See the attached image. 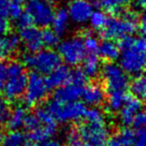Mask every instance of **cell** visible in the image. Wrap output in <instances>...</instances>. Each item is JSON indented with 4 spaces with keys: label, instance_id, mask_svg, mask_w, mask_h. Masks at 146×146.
<instances>
[{
    "label": "cell",
    "instance_id": "cell-1",
    "mask_svg": "<svg viewBox=\"0 0 146 146\" xmlns=\"http://www.w3.org/2000/svg\"><path fill=\"white\" fill-rule=\"evenodd\" d=\"M119 65L130 75L141 74L145 67L146 42L144 37L134 38L132 35L119 39Z\"/></svg>",
    "mask_w": 146,
    "mask_h": 146
},
{
    "label": "cell",
    "instance_id": "cell-2",
    "mask_svg": "<svg viewBox=\"0 0 146 146\" xmlns=\"http://www.w3.org/2000/svg\"><path fill=\"white\" fill-rule=\"evenodd\" d=\"M139 14L134 10H124L112 18H108L102 29V36L105 39L116 40L122 37L133 35L138 30Z\"/></svg>",
    "mask_w": 146,
    "mask_h": 146
},
{
    "label": "cell",
    "instance_id": "cell-3",
    "mask_svg": "<svg viewBox=\"0 0 146 146\" xmlns=\"http://www.w3.org/2000/svg\"><path fill=\"white\" fill-rule=\"evenodd\" d=\"M50 112L55 121L61 123H69V122H78L85 117L86 108L83 102L78 100L72 102H59L52 99L45 106Z\"/></svg>",
    "mask_w": 146,
    "mask_h": 146
},
{
    "label": "cell",
    "instance_id": "cell-4",
    "mask_svg": "<svg viewBox=\"0 0 146 146\" xmlns=\"http://www.w3.org/2000/svg\"><path fill=\"white\" fill-rule=\"evenodd\" d=\"M61 62L59 54L56 51L40 49L36 52H29L22 56V64L40 74H48L56 68Z\"/></svg>",
    "mask_w": 146,
    "mask_h": 146
},
{
    "label": "cell",
    "instance_id": "cell-5",
    "mask_svg": "<svg viewBox=\"0 0 146 146\" xmlns=\"http://www.w3.org/2000/svg\"><path fill=\"white\" fill-rule=\"evenodd\" d=\"M50 91L46 78L43 74L38 72H32L27 76V84L23 94V100L27 107H34L40 104L47 98Z\"/></svg>",
    "mask_w": 146,
    "mask_h": 146
},
{
    "label": "cell",
    "instance_id": "cell-6",
    "mask_svg": "<svg viewBox=\"0 0 146 146\" xmlns=\"http://www.w3.org/2000/svg\"><path fill=\"white\" fill-rule=\"evenodd\" d=\"M25 12L30 17L32 24L37 27L50 26L55 9L50 0H26Z\"/></svg>",
    "mask_w": 146,
    "mask_h": 146
},
{
    "label": "cell",
    "instance_id": "cell-7",
    "mask_svg": "<svg viewBox=\"0 0 146 146\" xmlns=\"http://www.w3.org/2000/svg\"><path fill=\"white\" fill-rule=\"evenodd\" d=\"M57 46H58L57 53L60 56V59L69 66L79 65L86 55L82 37H70L62 42H59Z\"/></svg>",
    "mask_w": 146,
    "mask_h": 146
},
{
    "label": "cell",
    "instance_id": "cell-8",
    "mask_svg": "<svg viewBox=\"0 0 146 146\" xmlns=\"http://www.w3.org/2000/svg\"><path fill=\"white\" fill-rule=\"evenodd\" d=\"M100 71L107 91H126L130 81L127 73L119 64L108 61L102 66Z\"/></svg>",
    "mask_w": 146,
    "mask_h": 146
},
{
    "label": "cell",
    "instance_id": "cell-9",
    "mask_svg": "<svg viewBox=\"0 0 146 146\" xmlns=\"http://www.w3.org/2000/svg\"><path fill=\"white\" fill-rule=\"evenodd\" d=\"M80 138L92 146H107L109 128L105 122L91 123L86 122L78 128Z\"/></svg>",
    "mask_w": 146,
    "mask_h": 146
},
{
    "label": "cell",
    "instance_id": "cell-10",
    "mask_svg": "<svg viewBox=\"0 0 146 146\" xmlns=\"http://www.w3.org/2000/svg\"><path fill=\"white\" fill-rule=\"evenodd\" d=\"M93 10V4L90 0H71L67 7L70 21L76 24H84L88 22Z\"/></svg>",
    "mask_w": 146,
    "mask_h": 146
},
{
    "label": "cell",
    "instance_id": "cell-11",
    "mask_svg": "<svg viewBox=\"0 0 146 146\" xmlns=\"http://www.w3.org/2000/svg\"><path fill=\"white\" fill-rule=\"evenodd\" d=\"M27 84V75L25 72L14 76H7L3 86V93L9 101H15L23 96Z\"/></svg>",
    "mask_w": 146,
    "mask_h": 146
},
{
    "label": "cell",
    "instance_id": "cell-12",
    "mask_svg": "<svg viewBox=\"0 0 146 146\" xmlns=\"http://www.w3.org/2000/svg\"><path fill=\"white\" fill-rule=\"evenodd\" d=\"M18 30L20 42L24 44V46L29 52H36L42 49V31L38 27L30 25V26L24 27Z\"/></svg>",
    "mask_w": 146,
    "mask_h": 146
},
{
    "label": "cell",
    "instance_id": "cell-13",
    "mask_svg": "<svg viewBox=\"0 0 146 146\" xmlns=\"http://www.w3.org/2000/svg\"><path fill=\"white\" fill-rule=\"evenodd\" d=\"M142 104L141 99L134 96L127 95L125 102H124L123 106L120 108L118 111V121L122 126L126 127V126L131 125L133 118L138 112L142 111Z\"/></svg>",
    "mask_w": 146,
    "mask_h": 146
},
{
    "label": "cell",
    "instance_id": "cell-14",
    "mask_svg": "<svg viewBox=\"0 0 146 146\" xmlns=\"http://www.w3.org/2000/svg\"><path fill=\"white\" fill-rule=\"evenodd\" d=\"M84 86L72 82L69 80L67 83L62 86L55 88V92L53 94V99L59 102H72L76 101L81 97L82 90Z\"/></svg>",
    "mask_w": 146,
    "mask_h": 146
},
{
    "label": "cell",
    "instance_id": "cell-15",
    "mask_svg": "<svg viewBox=\"0 0 146 146\" xmlns=\"http://www.w3.org/2000/svg\"><path fill=\"white\" fill-rule=\"evenodd\" d=\"M81 97L84 101V104L90 106H98L105 101L106 93L100 84L91 83L84 86Z\"/></svg>",
    "mask_w": 146,
    "mask_h": 146
},
{
    "label": "cell",
    "instance_id": "cell-16",
    "mask_svg": "<svg viewBox=\"0 0 146 146\" xmlns=\"http://www.w3.org/2000/svg\"><path fill=\"white\" fill-rule=\"evenodd\" d=\"M20 46V38L14 33L3 34L0 37V60L12 57Z\"/></svg>",
    "mask_w": 146,
    "mask_h": 146
},
{
    "label": "cell",
    "instance_id": "cell-17",
    "mask_svg": "<svg viewBox=\"0 0 146 146\" xmlns=\"http://www.w3.org/2000/svg\"><path fill=\"white\" fill-rule=\"evenodd\" d=\"M71 70L67 65L59 64L56 68H54L50 73L47 74L46 81L49 88H57L59 86H62L63 84L67 83L70 78Z\"/></svg>",
    "mask_w": 146,
    "mask_h": 146
},
{
    "label": "cell",
    "instance_id": "cell-18",
    "mask_svg": "<svg viewBox=\"0 0 146 146\" xmlns=\"http://www.w3.org/2000/svg\"><path fill=\"white\" fill-rule=\"evenodd\" d=\"M40 122V121H39ZM57 131V125L56 123L52 124H46L40 122L39 125L36 128H34L31 131H28V138L30 139L31 142H35V143H38L43 140L49 139V138H52L55 135Z\"/></svg>",
    "mask_w": 146,
    "mask_h": 146
},
{
    "label": "cell",
    "instance_id": "cell-19",
    "mask_svg": "<svg viewBox=\"0 0 146 146\" xmlns=\"http://www.w3.org/2000/svg\"><path fill=\"white\" fill-rule=\"evenodd\" d=\"M132 0H93V7L97 9H103L106 12L113 15H118L124 6L128 5Z\"/></svg>",
    "mask_w": 146,
    "mask_h": 146
},
{
    "label": "cell",
    "instance_id": "cell-20",
    "mask_svg": "<svg viewBox=\"0 0 146 146\" xmlns=\"http://www.w3.org/2000/svg\"><path fill=\"white\" fill-rule=\"evenodd\" d=\"M69 23H70V18H69L68 12L66 8H59L54 12L52 22V29L59 35L62 36L67 32L69 28Z\"/></svg>",
    "mask_w": 146,
    "mask_h": 146
},
{
    "label": "cell",
    "instance_id": "cell-21",
    "mask_svg": "<svg viewBox=\"0 0 146 146\" xmlns=\"http://www.w3.org/2000/svg\"><path fill=\"white\" fill-rule=\"evenodd\" d=\"M134 136L135 132L126 126L121 128L112 137L108 138L107 146H131L133 143Z\"/></svg>",
    "mask_w": 146,
    "mask_h": 146
},
{
    "label": "cell",
    "instance_id": "cell-22",
    "mask_svg": "<svg viewBox=\"0 0 146 146\" xmlns=\"http://www.w3.org/2000/svg\"><path fill=\"white\" fill-rule=\"evenodd\" d=\"M26 115V108L21 105H18L13 109H11L8 119H7L5 124L9 128V130H20V128L23 127V125H24Z\"/></svg>",
    "mask_w": 146,
    "mask_h": 146
},
{
    "label": "cell",
    "instance_id": "cell-23",
    "mask_svg": "<svg viewBox=\"0 0 146 146\" xmlns=\"http://www.w3.org/2000/svg\"><path fill=\"white\" fill-rule=\"evenodd\" d=\"M82 70L89 78H94L98 75L101 69L99 57L96 53H89L86 54L84 59L82 60Z\"/></svg>",
    "mask_w": 146,
    "mask_h": 146
},
{
    "label": "cell",
    "instance_id": "cell-24",
    "mask_svg": "<svg viewBox=\"0 0 146 146\" xmlns=\"http://www.w3.org/2000/svg\"><path fill=\"white\" fill-rule=\"evenodd\" d=\"M97 52L103 59L107 61H114L118 59L120 53V49L118 44L114 42V40L105 39L101 43H99Z\"/></svg>",
    "mask_w": 146,
    "mask_h": 146
},
{
    "label": "cell",
    "instance_id": "cell-25",
    "mask_svg": "<svg viewBox=\"0 0 146 146\" xmlns=\"http://www.w3.org/2000/svg\"><path fill=\"white\" fill-rule=\"evenodd\" d=\"M27 137L20 130H10L7 134L3 135L1 139V146H25Z\"/></svg>",
    "mask_w": 146,
    "mask_h": 146
},
{
    "label": "cell",
    "instance_id": "cell-26",
    "mask_svg": "<svg viewBox=\"0 0 146 146\" xmlns=\"http://www.w3.org/2000/svg\"><path fill=\"white\" fill-rule=\"evenodd\" d=\"M107 108L111 112H118L127 98L126 91H107Z\"/></svg>",
    "mask_w": 146,
    "mask_h": 146
},
{
    "label": "cell",
    "instance_id": "cell-27",
    "mask_svg": "<svg viewBox=\"0 0 146 146\" xmlns=\"http://www.w3.org/2000/svg\"><path fill=\"white\" fill-rule=\"evenodd\" d=\"M130 91H131L132 96L137 97L139 99L144 98L146 93V81L145 77L141 74L135 75V78L131 81V83H129Z\"/></svg>",
    "mask_w": 146,
    "mask_h": 146
},
{
    "label": "cell",
    "instance_id": "cell-28",
    "mask_svg": "<svg viewBox=\"0 0 146 146\" xmlns=\"http://www.w3.org/2000/svg\"><path fill=\"white\" fill-rule=\"evenodd\" d=\"M108 21V16L104 11L101 9L93 10L89 17L88 22L90 23V26L95 30H102L105 27L106 23Z\"/></svg>",
    "mask_w": 146,
    "mask_h": 146
},
{
    "label": "cell",
    "instance_id": "cell-29",
    "mask_svg": "<svg viewBox=\"0 0 146 146\" xmlns=\"http://www.w3.org/2000/svg\"><path fill=\"white\" fill-rule=\"evenodd\" d=\"M42 42L43 46H46L47 48H51L57 46L60 42V36L55 32L53 29L47 28L42 31Z\"/></svg>",
    "mask_w": 146,
    "mask_h": 146
},
{
    "label": "cell",
    "instance_id": "cell-30",
    "mask_svg": "<svg viewBox=\"0 0 146 146\" xmlns=\"http://www.w3.org/2000/svg\"><path fill=\"white\" fill-rule=\"evenodd\" d=\"M82 40H83V44L84 47H85L86 52H89V53L97 52L98 46H99V41H98V38L94 35L93 32L86 31L83 34Z\"/></svg>",
    "mask_w": 146,
    "mask_h": 146
},
{
    "label": "cell",
    "instance_id": "cell-31",
    "mask_svg": "<svg viewBox=\"0 0 146 146\" xmlns=\"http://www.w3.org/2000/svg\"><path fill=\"white\" fill-rule=\"evenodd\" d=\"M85 118L87 122L91 123H99V122H105V115L103 111L97 108L96 106H92V108L86 110Z\"/></svg>",
    "mask_w": 146,
    "mask_h": 146
},
{
    "label": "cell",
    "instance_id": "cell-32",
    "mask_svg": "<svg viewBox=\"0 0 146 146\" xmlns=\"http://www.w3.org/2000/svg\"><path fill=\"white\" fill-rule=\"evenodd\" d=\"M10 111L11 107L9 102L4 98H0V125L6 123Z\"/></svg>",
    "mask_w": 146,
    "mask_h": 146
},
{
    "label": "cell",
    "instance_id": "cell-33",
    "mask_svg": "<svg viewBox=\"0 0 146 146\" xmlns=\"http://www.w3.org/2000/svg\"><path fill=\"white\" fill-rule=\"evenodd\" d=\"M88 77L86 76V74L83 72L82 69H76L74 71H71L70 74V78L69 80L72 82H75L77 84H80V85H86V82H87Z\"/></svg>",
    "mask_w": 146,
    "mask_h": 146
},
{
    "label": "cell",
    "instance_id": "cell-34",
    "mask_svg": "<svg viewBox=\"0 0 146 146\" xmlns=\"http://www.w3.org/2000/svg\"><path fill=\"white\" fill-rule=\"evenodd\" d=\"M131 146H146V133L144 128L137 129Z\"/></svg>",
    "mask_w": 146,
    "mask_h": 146
},
{
    "label": "cell",
    "instance_id": "cell-35",
    "mask_svg": "<svg viewBox=\"0 0 146 146\" xmlns=\"http://www.w3.org/2000/svg\"><path fill=\"white\" fill-rule=\"evenodd\" d=\"M12 0H0V19L9 18V8Z\"/></svg>",
    "mask_w": 146,
    "mask_h": 146
},
{
    "label": "cell",
    "instance_id": "cell-36",
    "mask_svg": "<svg viewBox=\"0 0 146 146\" xmlns=\"http://www.w3.org/2000/svg\"><path fill=\"white\" fill-rule=\"evenodd\" d=\"M131 124L134 126V128H135L136 130L144 128V126H145V124H146L145 114H144L142 111L138 112V113L135 115V117L133 118V121H132Z\"/></svg>",
    "mask_w": 146,
    "mask_h": 146
},
{
    "label": "cell",
    "instance_id": "cell-37",
    "mask_svg": "<svg viewBox=\"0 0 146 146\" xmlns=\"http://www.w3.org/2000/svg\"><path fill=\"white\" fill-rule=\"evenodd\" d=\"M23 13V8L22 4H19V3L11 2L10 8H9V17L11 19H17L21 14Z\"/></svg>",
    "mask_w": 146,
    "mask_h": 146
},
{
    "label": "cell",
    "instance_id": "cell-38",
    "mask_svg": "<svg viewBox=\"0 0 146 146\" xmlns=\"http://www.w3.org/2000/svg\"><path fill=\"white\" fill-rule=\"evenodd\" d=\"M15 21H16V27L18 29L24 28V27L32 25V21H31L30 17L28 16V14L26 12H23L18 18L15 19Z\"/></svg>",
    "mask_w": 146,
    "mask_h": 146
},
{
    "label": "cell",
    "instance_id": "cell-39",
    "mask_svg": "<svg viewBox=\"0 0 146 146\" xmlns=\"http://www.w3.org/2000/svg\"><path fill=\"white\" fill-rule=\"evenodd\" d=\"M66 139L69 144H72V143H74V142L81 139L79 135V132H78V129H74V128L69 129L66 133Z\"/></svg>",
    "mask_w": 146,
    "mask_h": 146
},
{
    "label": "cell",
    "instance_id": "cell-40",
    "mask_svg": "<svg viewBox=\"0 0 146 146\" xmlns=\"http://www.w3.org/2000/svg\"><path fill=\"white\" fill-rule=\"evenodd\" d=\"M6 77H7L6 64H5L3 60H0V92H2Z\"/></svg>",
    "mask_w": 146,
    "mask_h": 146
},
{
    "label": "cell",
    "instance_id": "cell-41",
    "mask_svg": "<svg viewBox=\"0 0 146 146\" xmlns=\"http://www.w3.org/2000/svg\"><path fill=\"white\" fill-rule=\"evenodd\" d=\"M36 146H64L63 143L59 140L52 139V138H49V139L43 140L41 142H38Z\"/></svg>",
    "mask_w": 146,
    "mask_h": 146
},
{
    "label": "cell",
    "instance_id": "cell-42",
    "mask_svg": "<svg viewBox=\"0 0 146 146\" xmlns=\"http://www.w3.org/2000/svg\"><path fill=\"white\" fill-rule=\"evenodd\" d=\"M138 30L144 34L146 30V20H145V16L143 14L141 15V17L139 18V22H138Z\"/></svg>",
    "mask_w": 146,
    "mask_h": 146
},
{
    "label": "cell",
    "instance_id": "cell-43",
    "mask_svg": "<svg viewBox=\"0 0 146 146\" xmlns=\"http://www.w3.org/2000/svg\"><path fill=\"white\" fill-rule=\"evenodd\" d=\"M69 145L70 146H92L91 144H89L88 142L84 141V140H82V139L78 140V141L74 142V143H72V144H69Z\"/></svg>",
    "mask_w": 146,
    "mask_h": 146
},
{
    "label": "cell",
    "instance_id": "cell-44",
    "mask_svg": "<svg viewBox=\"0 0 146 146\" xmlns=\"http://www.w3.org/2000/svg\"><path fill=\"white\" fill-rule=\"evenodd\" d=\"M135 2H136V4H137L138 6L143 8V7L145 6L146 0H135Z\"/></svg>",
    "mask_w": 146,
    "mask_h": 146
},
{
    "label": "cell",
    "instance_id": "cell-45",
    "mask_svg": "<svg viewBox=\"0 0 146 146\" xmlns=\"http://www.w3.org/2000/svg\"><path fill=\"white\" fill-rule=\"evenodd\" d=\"M26 0H12V2L15 3H19V4H24Z\"/></svg>",
    "mask_w": 146,
    "mask_h": 146
},
{
    "label": "cell",
    "instance_id": "cell-46",
    "mask_svg": "<svg viewBox=\"0 0 146 146\" xmlns=\"http://www.w3.org/2000/svg\"><path fill=\"white\" fill-rule=\"evenodd\" d=\"M2 137H3V131H2V129L0 128V142H1V139H2Z\"/></svg>",
    "mask_w": 146,
    "mask_h": 146
},
{
    "label": "cell",
    "instance_id": "cell-47",
    "mask_svg": "<svg viewBox=\"0 0 146 146\" xmlns=\"http://www.w3.org/2000/svg\"><path fill=\"white\" fill-rule=\"evenodd\" d=\"M25 146H34V145H33V144L31 143V142H27L26 145H25Z\"/></svg>",
    "mask_w": 146,
    "mask_h": 146
},
{
    "label": "cell",
    "instance_id": "cell-48",
    "mask_svg": "<svg viewBox=\"0 0 146 146\" xmlns=\"http://www.w3.org/2000/svg\"><path fill=\"white\" fill-rule=\"evenodd\" d=\"M50 1H55V0H50Z\"/></svg>",
    "mask_w": 146,
    "mask_h": 146
},
{
    "label": "cell",
    "instance_id": "cell-49",
    "mask_svg": "<svg viewBox=\"0 0 146 146\" xmlns=\"http://www.w3.org/2000/svg\"><path fill=\"white\" fill-rule=\"evenodd\" d=\"M0 35H1V33H0Z\"/></svg>",
    "mask_w": 146,
    "mask_h": 146
}]
</instances>
